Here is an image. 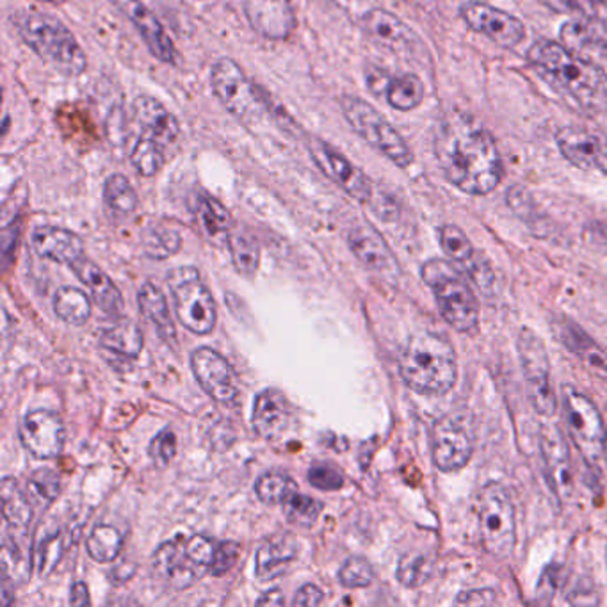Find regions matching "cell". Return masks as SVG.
<instances>
[{"instance_id":"cell-5","label":"cell","mask_w":607,"mask_h":607,"mask_svg":"<svg viewBox=\"0 0 607 607\" xmlns=\"http://www.w3.org/2000/svg\"><path fill=\"white\" fill-rule=\"evenodd\" d=\"M421 277L435 296L449 327L459 333L474 336L480 328V304L456 264L444 259L428 260L422 266Z\"/></svg>"},{"instance_id":"cell-7","label":"cell","mask_w":607,"mask_h":607,"mask_svg":"<svg viewBox=\"0 0 607 607\" xmlns=\"http://www.w3.org/2000/svg\"><path fill=\"white\" fill-rule=\"evenodd\" d=\"M562 409L568 435L589 467L607 460V431L597 404L576 387L562 389Z\"/></svg>"},{"instance_id":"cell-50","label":"cell","mask_w":607,"mask_h":607,"mask_svg":"<svg viewBox=\"0 0 607 607\" xmlns=\"http://www.w3.org/2000/svg\"><path fill=\"white\" fill-rule=\"evenodd\" d=\"M309 483L322 492H336L344 485V474L331 463H312L309 469Z\"/></svg>"},{"instance_id":"cell-43","label":"cell","mask_w":607,"mask_h":607,"mask_svg":"<svg viewBox=\"0 0 607 607\" xmlns=\"http://www.w3.org/2000/svg\"><path fill=\"white\" fill-rule=\"evenodd\" d=\"M255 492H257L260 503L268 504V506H278V504L281 506L290 495L298 492V486H296L295 480H290L286 474L269 472L257 481Z\"/></svg>"},{"instance_id":"cell-57","label":"cell","mask_w":607,"mask_h":607,"mask_svg":"<svg viewBox=\"0 0 607 607\" xmlns=\"http://www.w3.org/2000/svg\"><path fill=\"white\" fill-rule=\"evenodd\" d=\"M589 237L594 240L595 245L607 251V225L604 223H595L588 227Z\"/></svg>"},{"instance_id":"cell-6","label":"cell","mask_w":607,"mask_h":607,"mask_svg":"<svg viewBox=\"0 0 607 607\" xmlns=\"http://www.w3.org/2000/svg\"><path fill=\"white\" fill-rule=\"evenodd\" d=\"M476 515L483 547L495 559H508L517 545V513L508 488L490 481L476 497Z\"/></svg>"},{"instance_id":"cell-33","label":"cell","mask_w":607,"mask_h":607,"mask_svg":"<svg viewBox=\"0 0 607 607\" xmlns=\"http://www.w3.org/2000/svg\"><path fill=\"white\" fill-rule=\"evenodd\" d=\"M2 515L13 533H25L32 522V506L28 495L13 477L2 481Z\"/></svg>"},{"instance_id":"cell-51","label":"cell","mask_w":607,"mask_h":607,"mask_svg":"<svg viewBox=\"0 0 607 607\" xmlns=\"http://www.w3.org/2000/svg\"><path fill=\"white\" fill-rule=\"evenodd\" d=\"M216 548H218V545H214L213 539L204 535L191 536L186 544H184L187 558L191 559V563H195L196 567L202 568V570L210 568V565H213Z\"/></svg>"},{"instance_id":"cell-24","label":"cell","mask_w":607,"mask_h":607,"mask_svg":"<svg viewBox=\"0 0 607 607\" xmlns=\"http://www.w3.org/2000/svg\"><path fill=\"white\" fill-rule=\"evenodd\" d=\"M348 245L354 257L381 277L394 278L398 275V260L390 251L385 239L368 223H360L348 234Z\"/></svg>"},{"instance_id":"cell-30","label":"cell","mask_w":607,"mask_h":607,"mask_svg":"<svg viewBox=\"0 0 607 607\" xmlns=\"http://www.w3.org/2000/svg\"><path fill=\"white\" fill-rule=\"evenodd\" d=\"M70 268L75 271L79 280L91 290V295H93V299H95L100 309L104 310L105 313H110V316L122 313L123 298L120 295V290L116 289L111 278L95 263H91L86 257H82V259H79Z\"/></svg>"},{"instance_id":"cell-52","label":"cell","mask_w":607,"mask_h":607,"mask_svg":"<svg viewBox=\"0 0 607 607\" xmlns=\"http://www.w3.org/2000/svg\"><path fill=\"white\" fill-rule=\"evenodd\" d=\"M177 453V436L172 430H163L150 442L148 454L155 467L164 469L175 459Z\"/></svg>"},{"instance_id":"cell-58","label":"cell","mask_w":607,"mask_h":607,"mask_svg":"<svg viewBox=\"0 0 607 607\" xmlns=\"http://www.w3.org/2000/svg\"><path fill=\"white\" fill-rule=\"evenodd\" d=\"M259 606H284L286 598L281 594L280 589H269L263 597L259 598Z\"/></svg>"},{"instance_id":"cell-59","label":"cell","mask_w":607,"mask_h":607,"mask_svg":"<svg viewBox=\"0 0 607 607\" xmlns=\"http://www.w3.org/2000/svg\"><path fill=\"white\" fill-rule=\"evenodd\" d=\"M40 2H50V4H61V2H66V0H40Z\"/></svg>"},{"instance_id":"cell-41","label":"cell","mask_w":607,"mask_h":607,"mask_svg":"<svg viewBox=\"0 0 607 607\" xmlns=\"http://www.w3.org/2000/svg\"><path fill=\"white\" fill-rule=\"evenodd\" d=\"M433 570H435V562L431 558V554L410 553L404 554L399 562L395 576L404 588L415 589L426 585L433 576Z\"/></svg>"},{"instance_id":"cell-8","label":"cell","mask_w":607,"mask_h":607,"mask_svg":"<svg viewBox=\"0 0 607 607\" xmlns=\"http://www.w3.org/2000/svg\"><path fill=\"white\" fill-rule=\"evenodd\" d=\"M340 110L344 113L349 127L353 128L368 145L385 155L387 160L392 161L395 166L409 168L413 163L409 143L369 102L359 96L344 95L340 99Z\"/></svg>"},{"instance_id":"cell-40","label":"cell","mask_w":607,"mask_h":607,"mask_svg":"<svg viewBox=\"0 0 607 607\" xmlns=\"http://www.w3.org/2000/svg\"><path fill=\"white\" fill-rule=\"evenodd\" d=\"M122 547V533L110 524H99L86 539L88 554L99 563H113Z\"/></svg>"},{"instance_id":"cell-16","label":"cell","mask_w":607,"mask_h":607,"mask_svg":"<svg viewBox=\"0 0 607 607\" xmlns=\"http://www.w3.org/2000/svg\"><path fill=\"white\" fill-rule=\"evenodd\" d=\"M191 369L199 387L216 403L230 404L239 394L236 371L225 357L210 348H198L191 354Z\"/></svg>"},{"instance_id":"cell-32","label":"cell","mask_w":607,"mask_h":607,"mask_svg":"<svg viewBox=\"0 0 607 607\" xmlns=\"http://www.w3.org/2000/svg\"><path fill=\"white\" fill-rule=\"evenodd\" d=\"M137 301H140L141 313L154 325L161 339L168 342L169 346L177 344V328H175L168 301L164 298L163 292L148 281L141 287Z\"/></svg>"},{"instance_id":"cell-38","label":"cell","mask_w":607,"mask_h":607,"mask_svg":"<svg viewBox=\"0 0 607 607\" xmlns=\"http://www.w3.org/2000/svg\"><path fill=\"white\" fill-rule=\"evenodd\" d=\"M54 310L64 322L82 327L91 318V301L81 289L61 287L54 295Z\"/></svg>"},{"instance_id":"cell-48","label":"cell","mask_w":607,"mask_h":607,"mask_svg":"<svg viewBox=\"0 0 607 607\" xmlns=\"http://www.w3.org/2000/svg\"><path fill=\"white\" fill-rule=\"evenodd\" d=\"M372 579H374V570H372L371 563L362 556L346 559L344 565L339 570L340 585L344 588H368Z\"/></svg>"},{"instance_id":"cell-20","label":"cell","mask_w":607,"mask_h":607,"mask_svg":"<svg viewBox=\"0 0 607 607\" xmlns=\"http://www.w3.org/2000/svg\"><path fill=\"white\" fill-rule=\"evenodd\" d=\"M559 152L568 163L585 172L607 175V136L586 128H562L556 136Z\"/></svg>"},{"instance_id":"cell-35","label":"cell","mask_w":607,"mask_h":607,"mask_svg":"<svg viewBox=\"0 0 607 607\" xmlns=\"http://www.w3.org/2000/svg\"><path fill=\"white\" fill-rule=\"evenodd\" d=\"M383 96L390 107L395 111H413L424 100V84L415 73H403L399 78H390L387 82Z\"/></svg>"},{"instance_id":"cell-55","label":"cell","mask_w":607,"mask_h":607,"mask_svg":"<svg viewBox=\"0 0 607 607\" xmlns=\"http://www.w3.org/2000/svg\"><path fill=\"white\" fill-rule=\"evenodd\" d=\"M322 597H325V595H322V591L318 586L305 585L298 589V594L295 595L292 604H295V606H319V604L322 603Z\"/></svg>"},{"instance_id":"cell-4","label":"cell","mask_w":607,"mask_h":607,"mask_svg":"<svg viewBox=\"0 0 607 607\" xmlns=\"http://www.w3.org/2000/svg\"><path fill=\"white\" fill-rule=\"evenodd\" d=\"M11 20L23 43L52 69L66 78H78L88 69L86 52L61 20L40 11H19Z\"/></svg>"},{"instance_id":"cell-21","label":"cell","mask_w":607,"mask_h":607,"mask_svg":"<svg viewBox=\"0 0 607 607\" xmlns=\"http://www.w3.org/2000/svg\"><path fill=\"white\" fill-rule=\"evenodd\" d=\"M243 8L251 29L266 40L286 41L298 25L290 0H245Z\"/></svg>"},{"instance_id":"cell-22","label":"cell","mask_w":607,"mask_h":607,"mask_svg":"<svg viewBox=\"0 0 607 607\" xmlns=\"http://www.w3.org/2000/svg\"><path fill=\"white\" fill-rule=\"evenodd\" d=\"M122 11L140 32V37L148 47L150 54L161 63L177 64V50L172 38L164 31L163 23L141 0H111Z\"/></svg>"},{"instance_id":"cell-2","label":"cell","mask_w":607,"mask_h":607,"mask_svg":"<svg viewBox=\"0 0 607 607\" xmlns=\"http://www.w3.org/2000/svg\"><path fill=\"white\" fill-rule=\"evenodd\" d=\"M531 66L580 110H603L607 104V75L595 61L556 41L539 40L527 52Z\"/></svg>"},{"instance_id":"cell-18","label":"cell","mask_w":607,"mask_h":607,"mask_svg":"<svg viewBox=\"0 0 607 607\" xmlns=\"http://www.w3.org/2000/svg\"><path fill=\"white\" fill-rule=\"evenodd\" d=\"M539 453L544 460L547 480L554 494L568 503L576 495V471L572 465L570 449L556 426H544L539 433Z\"/></svg>"},{"instance_id":"cell-54","label":"cell","mask_w":607,"mask_h":607,"mask_svg":"<svg viewBox=\"0 0 607 607\" xmlns=\"http://www.w3.org/2000/svg\"><path fill=\"white\" fill-rule=\"evenodd\" d=\"M497 603V594L494 589H472V591H463L456 597L454 604L456 606H492Z\"/></svg>"},{"instance_id":"cell-14","label":"cell","mask_w":607,"mask_h":607,"mask_svg":"<svg viewBox=\"0 0 607 607\" xmlns=\"http://www.w3.org/2000/svg\"><path fill=\"white\" fill-rule=\"evenodd\" d=\"M474 454V439L462 419L444 415L431 431V456L442 472L462 471Z\"/></svg>"},{"instance_id":"cell-34","label":"cell","mask_w":607,"mask_h":607,"mask_svg":"<svg viewBox=\"0 0 607 607\" xmlns=\"http://www.w3.org/2000/svg\"><path fill=\"white\" fill-rule=\"evenodd\" d=\"M100 346L105 351L120 354L125 359H136L143 349V333L136 322L125 319V321L116 322L113 327L105 328L100 333Z\"/></svg>"},{"instance_id":"cell-23","label":"cell","mask_w":607,"mask_h":607,"mask_svg":"<svg viewBox=\"0 0 607 607\" xmlns=\"http://www.w3.org/2000/svg\"><path fill=\"white\" fill-rule=\"evenodd\" d=\"M556 339L570 351L594 377L607 381V351L595 342L577 322L559 316L553 321Z\"/></svg>"},{"instance_id":"cell-53","label":"cell","mask_w":607,"mask_h":607,"mask_svg":"<svg viewBox=\"0 0 607 607\" xmlns=\"http://www.w3.org/2000/svg\"><path fill=\"white\" fill-rule=\"evenodd\" d=\"M240 547L236 542H223L216 548L213 565H210V574L216 577L225 576L234 568L237 559H239Z\"/></svg>"},{"instance_id":"cell-26","label":"cell","mask_w":607,"mask_h":607,"mask_svg":"<svg viewBox=\"0 0 607 607\" xmlns=\"http://www.w3.org/2000/svg\"><path fill=\"white\" fill-rule=\"evenodd\" d=\"M32 248L41 259L64 266H73L84 257V245L75 232L49 225L32 232Z\"/></svg>"},{"instance_id":"cell-37","label":"cell","mask_w":607,"mask_h":607,"mask_svg":"<svg viewBox=\"0 0 607 607\" xmlns=\"http://www.w3.org/2000/svg\"><path fill=\"white\" fill-rule=\"evenodd\" d=\"M166 146L155 137L143 134L131 150L132 168L136 169L141 177H155L166 164Z\"/></svg>"},{"instance_id":"cell-60","label":"cell","mask_w":607,"mask_h":607,"mask_svg":"<svg viewBox=\"0 0 607 607\" xmlns=\"http://www.w3.org/2000/svg\"><path fill=\"white\" fill-rule=\"evenodd\" d=\"M606 563H607V551H606Z\"/></svg>"},{"instance_id":"cell-13","label":"cell","mask_w":607,"mask_h":607,"mask_svg":"<svg viewBox=\"0 0 607 607\" xmlns=\"http://www.w3.org/2000/svg\"><path fill=\"white\" fill-rule=\"evenodd\" d=\"M362 29L374 45L387 50L389 54L407 60H419L424 54V43L418 34L389 11H368L362 17Z\"/></svg>"},{"instance_id":"cell-29","label":"cell","mask_w":607,"mask_h":607,"mask_svg":"<svg viewBox=\"0 0 607 607\" xmlns=\"http://www.w3.org/2000/svg\"><path fill=\"white\" fill-rule=\"evenodd\" d=\"M296 556H298V544L292 535L271 536L255 554V576L260 583L278 579L286 574Z\"/></svg>"},{"instance_id":"cell-36","label":"cell","mask_w":607,"mask_h":607,"mask_svg":"<svg viewBox=\"0 0 607 607\" xmlns=\"http://www.w3.org/2000/svg\"><path fill=\"white\" fill-rule=\"evenodd\" d=\"M105 207L116 218H128L136 213L140 198L125 175L114 173L104 184Z\"/></svg>"},{"instance_id":"cell-10","label":"cell","mask_w":607,"mask_h":607,"mask_svg":"<svg viewBox=\"0 0 607 607\" xmlns=\"http://www.w3.org/2000/svg\"><path fill=\"white\" fill-rule=\"evenodd\" d=\"M518 359L526 380L527 398L542 418H553L558 412V395L551 380V362L544 342L529 328L518 333Z\"/></svg>"},{"instance_id":"cell-1","label":"cell","mask_w":607,"mask_h":607,"mask_svg":"<svg viewBox=\"0 0 607 607\" xmlns=\"http://www.w3.org/2000/svg\"><path fill=\"white\" fill-rule=\"evenodd\" d=\"M435 155L445 178L467 195H488L503 178L494 137L471 114H447L440 122Z\"/></svg>"},{"instance_id":"cell-39","label":"cell","mask_w":607,"mask_h":607,"mask_svg":"<svg viewBox=\"0 0 607 607\" xmlns=\"http://www.w3.org/2000/svg\"><path fill=\"white\" fill-rule=\"evenodd\" d=\"M198 222L207 236L213 239L230 236L232 216L225 205L213 196H199L198 199Z\"/></svg>"},{"instance_id":"cell-3","label":"cell","mask_w":607,"mask_h":607,"mask_svg":"<svg viewBox=\"0 0 607 607\" xmlns=\"http://www.w3.org/2000/svg\"><path fill=\"white\" fill-rule=\"evenodd\" d=\"M399 374L418 394H447L459 380V360L447 339L421 331L410 337L401 351Z\"/></svg>"},{"instance_id":"cell-11","label":"cell","mask_w":607,"mask_h":607,"mask_svg":"<svg viewBox=\"0 0 607 607\" xmlns=\"http://www.w3.org/2000/svg\"><path fill=\"white\" fill-rule=\"evenodd\" d=\"M210 84L216 99L237 120L251 119L257 114V107L263 105L257 86L246 78L245 70L230 58H222L214 63L210 70Z\"/></svg>"},{"instance_id":"cell-42","label":"cell","mask_w":607,"mask_h":607,"mask_svg":"<svg viewBox=\"0 0 607 607\" xmlns=\"http://www.w3.org/2000/svg\"><path fill=\"white\" fill-rule=\"evenodd\" d=\"M31 572V559L28 551L17 542V536L8 535L2 538V576L4 580L23 583Z\"/></svg>"},{"instance_id":"cell-12","label":"cell","mask_w":607,"mask_h":607,"mask_svg":"<svg viewBox=\"0 0 607 607\" xmlns=\"http://www.w3.org/2000/svg\"><path fill=\"white\" fill-rule=\"evenodd\" d=\"M307 150L313 163L333 184L348 193L351 198L359 199L360 204H371L374 198V187L371 178L354 166L346 155L333 148L327 141L319 137H309Z\"/></svg>"},{"instance_id":"cell-9","label":"cell","mask_w":607,"mask_h":607,"mask_svg":"<svg viewBox=\"0 0 607 607\" xmlns=\"http://www.w3.org/2000/svg\"><path fill=\"white\" fill-rule=\"evenodd\" d=\"M175 312L178 321L196 336H207L216 327V304L199 271L182 266L168 275Z\"/></svg>"},{"instance_id":"cell-28","label":"cell","mask_w":607,"mask_h":607,"mask_svg":"<svg viewBox=\"0 0 607 607\" xmlns=\"http://www.w3.org/2000/svg\"><path fill=\"white\" fill-rule=\"evenodd\" d=\"M154 572L155 576L168 583L172 588L184 589L189 588L204 570L196 567L195 563H191L184 547L168 542L155 551Z\"/></svg>"},{"instance_id":"cell-17","label":"cell","mask_w":607,"mask_h":607,"mask_svg":"<svg viewBox=\"0 0 607 607\" xmlns=\"http://www.w3.org/2000/svg\"><path fill=\"white\" fill-rule=\"evenodd\" d=\"M439 240L447 259L460 266L481 292L490 295L495 284L494 271L485 257L477 254V249L472 246L467 234L456 225H444L439 228Z\"/></svg>"},{"instance_id":"cell-25","label":"cell","mask_w":607,"mask_h":607,"mask_svg":"<svg viewBox=\"0 0 607 607\" xmlns=\"http://www.w3.org/2000/svg\"><path fill=\"white\" fill-rule=\"evenodd\" d=\"M292 410L286 395L275 389L263 390L255 398L251 424L260 439L277 440L289 430Z\"/></svg>"},{"instance_id":"cell-45","label":"cell","mask_w":607,"mask_h":607,"mask_svg":"<svg viewBox=\"0 0 607 607\" xmlns=\"http://www.w3.org/2000/svg\"><path fill=\"white\" fill-rule=\"evenodd\" d=\"M64 553L63 533L60 529H43V535L38 538L37 567L41 577L49 576L60 563Z\"/></svg>"},{"instance_id":"cell-44","label":"cell","mask_w":607,"mask_h":607,"mask_svg":"<svg viewBox=\"0 0 607 607\" xmlns=\"http://www.w3.org/2000/svg\"><path fill=\"white\" fill-rule=\"evenodd\" d=\"M228 248H230L232 260L236 264L237 271L246 277H254L259 269L260 251L254 239L245 234H232L228 236Z\"/></svg>"},{"instance_id":"cell-46","label":"cell","mask_w":607,"mask_h":607,"mask_svg":"<svg viewBox=\"0 0 607 607\" xmlns=\"http://www.w3.org/2000/svg\"><path fill=\"white\" fill-rule=\"evenodd\" d=\"M281 506H284L287 521L301 527L313 526V522L318 521L319 513H321V503H318L316 498L299 494V492L290 495Z\"/></svg>"},{"instance_id":"cell-15","label":"cell","mask_w":607,"mask_h":607,"mask_svg":"<svg viewBox=\"0 0 607 607\" xmlns=\"http://www.w3.org/2000/svg\"><path fill=\"white\" fill-rule=\"evenodd\" d=\"M462 19L472 31L483 34L504 49H512L526 38V25L522 20L485 2H469L463 6Z\"/></svg>"},{"instance_id":"cell-31","label":"cell","mask_w":607,"mask_h":607,"mask_svg":"<svg viewBox=\"0 0 607 607\" xmlns=\"http://www.w3.org/2000/svg\"><path fill=\"white\" fill-rule=\"evenodd\" d=\"M565 45L577 52H595L607 58V23L591 17L570 20L562 28Z\"/></svg>"},{"instance_id":"cell-56","label":"cell","mask_w":607,"mask_h":607,"mask_svg":"<svg viewBox=\"0 0 607 607\" xmlns=\"http://www.w3.org/2000/svg\"><path fill=\"white\" fill-rule=\"evenodd\" d=\"M90 591L84 583H75L70 589V604L72 606H88L90 604Z\"/></svg>"},{"instance_id":"cell-47","label":"cell","mask_w":607,"mask_h":607,"mask_svg":"<svg viewBox=\"0 0 607 607\" xmlns=\"http://www.w3.org/2000/svg\"><path fill=\"white\" fill-rule=\"evenodd\" d=\"M146 254L155 259H166L169 255L177 254L182 239L177 230L166 227H152L145 234Z\"/></svg>"},{"instance_id":"cell-19","label":"cell","mask_w":607,"mask_h":607,"mask_svg":"<svg viewBox=\"0 0 607 607\" xmlns=\"http://www.w3.org/2000/svg\"><path fill=\"white\" fill-rule=\"evenodd\" d=\"M64 439L63 421L50 410L29 412L20 424V440L34 459H58L63 453Z\"/></svg>"},{"instance_id":"cell-27","label":"cell","mask_w":607,"mask_h":607,"mask_svg":"<svg viewBox=\"0 0 607 607\" xmlns=\"http://www.w3.org/2000/svg\"><path fill=\"white\" fill-rule=\"evenodd\" d=\"M132 116L145 134L155 137L164 146L173 145L181 136L178 120L154 96H137L132 102Z\"/></svg>"},{"instance_id":"cell-49","label":"cell","mask_w":607,"mask_h":607,"mask_svg":"<svg viewBox=\"0 0 607 607\" xmlns=\"http://www.w3.org/2000/svg\"><path fill=\"white\" fill-rule=\"evenodd\" d=\"M29 490L43 503H52L61 494V477L52 469H38L29 477Z\"/></svg>"}]
</instances>
